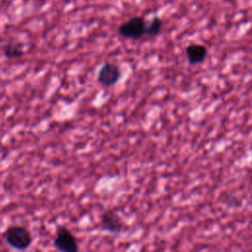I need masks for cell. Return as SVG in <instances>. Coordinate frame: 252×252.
I'll list each match as a JSON object with an SVG mask.
<instances>
[{
    "label": "cell",
    "mask_w": 252,
    "mask_h": 252,
    "mask_svg": "<svg viewBox=\"0 0 252 252\" xmlns=\"http://www.w3.org/2000/svg\"><path fill=\"white\" fill-rule=\"evenodd\" d=\"M4 238L8 245L16 250L28 249L32 241L30 230L22 225L9 226L4 233Z\"/></svg>",
    "instance_id": "obj_1"
},
{
    "label": "cell",
    "mask_w": 252,
    "mask_h": 252,
    "mask_svg": "<svg viewBox=\"0 0 252 252\" xmlns=\"http://www.w3.org/2000/svg\"><path fill=\"white\" fill-rule=\"evenodd\" d=\"M147 21L141 16H134L123 22L118 27V33L124 38L140 39L146 35Z\"/></svg>",
    "instance_id": "obj_2"
},
{
    "label": "cell",
    "mask_w": 252,
    "mask_h": 252,
    "mask_svg": "<svg viewBox=\"0 0 252 252\" xmlns=\"http://www.w3.org/2000/svg\"><path fill=\"white\" fill-rule=\"evenodd\" d=\"M53 245L58 251L62 252H77L79 250L75 235L64 226H59L57 228L53 239Z\"/></svg>",
    "instance_id": "obj_3"
},
{
    "label": "cell",
    "mask_w": 252,
    "mask_h": 252,
    "mask_svg": "<svg viewBox=\"0 0 252 252\" xmlns=\"http://www.w3.org/2000/svg\"><path fill=\"white\" fill-rule=\"evenodd\" d=\"M99 226L110 233H120L126 230V224L114 210H106L101 214Z\"/></svg>",
    "instance_id": "obj_4"
},
{
    "label": "cell",
    "mask_w": 252,
    "mask_h": 252,
    "mask_svg": "<svg viewBox=\"0 0 252 252\" xmlns=\"http://www.w3.org/2000/svg\"><path fill=\"white\" fill-rule=\"evenodd\" d=\"M120 76L121 72L119 67L114 63L106 62L100 67L97 73V81L104 87H112L117 84Z\"/></svg>",
    "instance_id": "obj_5"
},
{
    "label": "cell",
    "mask_w": 252,
    "mask_h": 252,
    "mask_svg": "<svg viewBox=\"0 0 252 252\" xmlns=\"http://www.w3.org/2000/svg\"><path fill=\"white\" fill-rule=\"evenodd\" d=\"M185 54L190 65H197L206 60L208 48L201 43H190L185 48Z\"/></svg>",
    "instance_id": "obj_6"
},
{
    "label": "cell",
    "mask_w": 252,
    "mask_h": 252,
    "mask_svg": "<svg viewBox=\"0 0 252 252\" xmlns=\"http://www.w3.org/2000/svg\"><path fill=\"white\" fill-rule=\"evenodd\" d=\"M24 44L17 40H10L3 45V54L8 59L20 58L24 55Z\"/></svg>",
    "instance_id": "obj_7"
},
{
    "label": "cell",
    "mask_w": 252,
    "mask_h": 252,
    "mask_svg": "<svg viewBox=\"0 0 252 252\" xmlns=\"http://www.w3.org/2000/svg\"><path fill=\"white\" fill-rule=\"evenodd\" d=\"M162 20L158 16L153 17L150 22H147V29H146V35L149 36H156L158 35L162 28Z\"/></svg>",
    "instance_id": "obj_8"
}]
</instances>
